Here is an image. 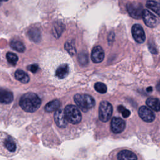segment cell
Listing matches in <instances>:
<instances>
[{"instance_id": "1", "label": "cell", "mask_w": 160, "mask_h": 160, "mask_svg": "<svg viewBox=\"0 0 160 160\" xmlns=\"http://www.w3.org/2000/svg\"><path fill=\"white\" fill-rule=\"evenodd\" d=\"M19 149L17 141L3 132H0V154L6 156L14 155Z\"/></svg>"}, {"instance_id": "2", "label": "cell", "mask_w": 160, "mask_h": 160, "mask_svg": "<svg viewBox=\"0 0 160 160\" xmlns=\"http://www.w3.org/2000/svg\"><path fill=\"white\" fill-rule=\"evenodd\" d=\"M39 97L34 92H29L23 94L19 99V106L26 112H34L41 106Z\"/></svg>"}, {"instance_id": "3", "label": "cell", "mask_w": 160, "mask_h": 160, "mask_svg": "<svg viewBox=\"0 0 160 160\" xmlns=\"http://www.w3.org/2000/svg\"><path fill=\"white\" fill-rule=\"evenodd\" d=\"M74 101L77 106L83 112H87L94 108L95 99L92 96L86 93H78L74 96Z\"/></svg>"}, {"instance_id": "4", "label": "cell", "mask_w": 160, "mask_h": 160, "mask_svg": "<svg viewBox=\"0 0 160 160\" xmlns=\"http://www.w3.org/2000/svg\"><path fill=\"white\" fill-rule=\"evenodd\" d=\"M64 112L69 123L76 125L81 122L82 115L78 106L74 104H68L64 108Z\"/></svg>"}, {"instance_id": "5", "label": "cell", "mask_w": 160, "mask_h": 160, "mask_svg": "<svg viewBox=\"0 0 160 160\" xmlns=\"http://www.w3.org/2000/svg\"><path fill=\"white\" fill-rule=\"evenodd\" d=\"M113 112L112 105L108 101H102L99 106V119L103 122H108L111 118Z\"/></svg>"}, {"instance_id": "6", "label": "cell", "mask_w": 160, "mask_h": 160, "mask_svg": "<svg viewBox=\"0 0 160 160\" xmlns=\"http://www.w3.org/2000/svg\"><path fill=\"white\" fill-rule=\"evenodd\" d=\"M126 9L132 18L137 19L142 18L144 10L141 3L137 2H129L126 4Z\"/></svg>"}, {"instance_id": "7", "label": "cell", "mask_w": 160, "mask_h": 160, "mask_svg": "<svg viewBox=\"0 0 160 160\" xmlns=\"http://www.w3.org/2000/svg\"><path fill=\"white\" fill-rule=\"evenodd\" d=\"M126 126V122L120 117H112L110 122L111 131L116 134L122 132Z\"/></svg>"}, {"instance_id": "8", "label": "cell", "mask_w": 160, "mask_h": 160, "mask_svg": "<svg viewBox=\"0 0 160 160\" xmlns=\"http://www.w3.org/2000/svg\"><path fill=\"white\" fill-rule=\"evenodd\" d=\"M138 114L141 119L146 122H152L156 118V115L152 110L146 106H142L139 108Z\"/></svg>"}, {"instance_id": "9", "label": "cell", "mask_w": 160, "mask_h": 160, "mask_svg": "<svg viewBox=\"0 0 160 160\" xmlns=\"http://www.w3.org/2000/svg\"><path fill=\"white\" fill-rule=\"evenodd\" d=\"M117 160H138V154L129 149H121L116 154Z\"/></svg>"}, {"instance_id": "10", "label": "cell", "mask_w": 160, "mask_h": 160, "mask_svg": "<svg viewBox=\"0 0 160 160\" xmlns=\"http://www.w3.org/2000/svg\"><path fill=\"white\" fill-rule=\"evenodd\" d=\"M131 33L134 39L138 43H143L146 39V36L142 26L138 24H135L131 28Z\"/></svg>"}, {"instance_id": "11", "label": "cell", "mask_w": 160, "mask_h": 160, "mask_svg": "<svg viewBox=\"0 0 160 160\" xmlns=\"http://www.w3.org/2000/svg\"><path fill=\"white\" fill-rule=\"evenodd\" d=\"M142 18L145 24L149 28H154L159 23V19L148 10L143 11Z\"/></svg>"}, {"instance_id": "12", "label": "cell", "mask_w": 160, "mask_h": 160, "mask_svg": "<svg viewBox=\"0 0 160 160\" xmlns=\"http://www.w3.org/2000/svg\"><path fill=\"white\" fill-rule=\"evenodd\" d=\"M54 119L56 124L61 128H66L69 123L65 117L64 109L61 108H59L55 111L54 114Z\"/></svg>"}, {"instance_id": "13", "label": "cell", "mask_w": 160, "mask_h": 160, "mask_svg": "<svg viewBox=\"0 0 160 160\" xmlns=\"http://www.w3.org/2000/svg\"><path fill=\"white\" fill-rule=\"evenodd\" d=\"M104 58V52L100 46H94L91 52V59L94 63L101 62Z\"/></svg>"}, {"instance_id": "14", "label": "cell", "mask_w": 160, "mask_h": 160, "mask_svg": "<svg viewBox=\"0 0 160 160\" xmlns=\"http://www.w3.org/2000/svg\"><path fill=\"white\" fill-rule=\"evenodd\" d=\"M14 99V96L10 91L0 87V102L2 104H10Z\"/></svg>"}, {"instance_id": "15", "label": "cell", "mask_w": 160, "mask_h": 160, "mask_svg": "<svg viewBox=\"0 0 160 160\" xmlns=\"http://www.w3.org/2000/svg\"><path fill=\"white\" fill-rule=\"evenodd\" d=\"M69 74V66L68 64H62L58 67L55 71V76L59 79H63Z\"/></svg>"}, {"instance_id": "16", "label": "cell", "mask_w": 160, "mask_h": 160, "mask_svg": "<svg viewBox=\"0 0 160 160\" xmlns=\"http://www.w3.org/2000/svg\"><path fill=\"white\" fill-rule=\"evenodd\" d=\"M28 36L29 39L34 42H39L41 41V32L36 27L30 28L28 32Z\"/></svg>"}, {"instance_id": "17", "label": "cell", "mask_w": 160, "mask_h": 160, "mask_svg": "<svg viewBox=\"0 0 160 160\" xmlns=\"http://www.w3.org/2000/svg\"><path fill=\"white\" fill-rule=\"evenodd\" d=\"M146 103L149 108L154 111L159 112L160 111V100L154 97H149L146 101Z\"/></svg>"}, {"instance_id": "18", "label": "cell", "mask_w": 160, "mask_h": 160, "mask_svg": "<svg viewBox=\"0 0 160 160\" xmlns=\"http://www.w3.org/2000/svg\"><path fill=\"white\" fill-rule=\"evenodd\" d=\"M14 77L16 79L23 84H26L29 81V77L28 74L21 69H18L15 71Z\"/></svg>"}, {"instance_id": "19", "label": "cell", "mask_w": 160, "mask_h": 160, "mask_svg": "<svg viewBox=\"0 0 160 160\" xmlns=\"http://www.w3.org/2000/svg\"><path fill=\"white\" fill-rule=\"evenodd\" d=\"M60 101L58 99H54L48 102L44 107V109L47 112H52L59 109L60 108Z\"/></svg>"}, {"instance_id": "20", "label": "cell", "mask_w": 160, "mask_h": 160, "mask_svg": "<svg viewBox=\"0 0 160 160\" xmlns=\"http://www.w3.org/2000/svg\"><path fill=\"white\" fill-rule=\"evenodd\" d=\"M146 7L154 11L157 15L160 17V4L154 1L149 0L146 2Z\"/></svg>"}, {"instance_id": "21", "label": "cell", "mask_w": 160, "mask_h": 160, "mask_svg": "<svg viewBox=\"0 0 160 160\" xmlns=\"http://www.w3.org/2000/svg\"><path fill=\"white\" fill-rule=\"evenodd\" d=\"M10 46L12 49L20 52H23L25 51V46L24 44L19 41H12L10 42Z\"/></svg>"}, {"instance_id": "22", "label": "cell", "mask_w": 160, "mask_h": 160, "mask_svg": "<svg viewBox=\"0 0 160 160\" xmlns=\"http://www.w3.org/2000/svg\"><path fill=\"white\" fill-rule=\"evenodd\" d=\"M64 48L69 52V54L71 56H74L76 52L74 41L72 40L68 41L66 42V43L64 44Z\"/></svg>"}, {"instance_id": "23", "label": "cell", "mask_w": 160, "mask_h": 160, "mask_svg": "<svg viewBox=\"0 0 160 160\" xmlns=\"http://www.w3.org/2000/svg\"><path fill=\"white\" fill-rule=\"evenodd\" d=\"M63 30H64V24L61 23V22H58L57 24H56L54 27H53V34H54V36L56 37V38H59L61 33L63 32Z\"/></svg>"}, {"instance_id": "24", "label": "cell", "mask_w": 160, "mask_h": 160, "mask_svg": "<svg viewBox=\"0 0 160 160\" xmlns=\"http://www.w3.org/2000/svg\"><path fill=\"white\" fill-rule=\"evenodd\" d=\"M6 59L8 61L9 63H10L11 64L13 65V66H15L18 61V56L12 52H7L6 54Z\"/></svg>"}, {"instance_id": "25", "label": "cell", "mask_w": 160, "mask_h": 160, "mask_svg": "<svg viewBox=\"0 0 160 160\" xmlns=\"http://www.w3.org/2000/svg\"><path fill=\"white\" fill-rule=\"evenodd\" d=\"M94 87L95 90L101 94H104L107 92V86L103 82H97L94 84Z\"/></svg>"}, {"instance_id": "26", "label": "cell", "mask_w": 160, "mask_h": 160, "mask_svg": "<svg viewBox=\"0 0 160 160\" xmlns=\"http://www.w3.org/2000/svg\"><path fill=\"white\" fill-rule=\"evenodd\" d=\"M118 111L121 113L122 117L124 118H128V117L130 116V114H131L130 111H129V109H126V108H124V106H122V105L118 106Z\"/></svg>"}, {"instance_id": "27", "label": "cell", "mask_w": 160, "mask_h": 160, "mask_svg": "<svg viewBox=\"0 0 160 160\" xmlns=\"http://www.w3.org/2000/svg\"><path fill=\"white\" fill-rule=\"evenodd\" d=\"M79 62L82 65H86L88 63V55L85 52H81L78 56Z\"/></svg>"}, {"instance_id": "28", "label": "cell", "mask_w": 160, "mask_h": 160, "mask_svg": "<svg viewBox=\"0 0 160 160\" xmlns=\"http://www.w3.org/2000/svg\"><path fill=\"white\" fill-rule=\"evenodd\" d=\"M28 70H29L30 71H31L32 73H35V72H36V71L38 70L39 66H38V64H34L29 65V66L28 67Z\"/></svg>"}, {"instance_id": "29", "label": "cell", "mask_w": 160, "mask_h": 160, "mask_svg": "<svg viewBox=\"0 0 160 160\" xmlns=\"http://www.w3.org/2000/svg\"><path fill=\"white\" fill-rule=\"evenodd\" d=\"M149 48L150 51H151L152 53H153V54H156V53H157V50H156V49L152 45L149 44Z\"/></svg>"}, {"instance_id": "30", "label": "cell", "mask_w": 160, "mask_h": 160, "mask_svg": "<svg viewBox=\"0 0 160 160\" xmlns=\"http://www.w3.org/2000/svg\"><path fill=\"white\" fill-rule=\"evenodd\" d=\"M156 89L160 93V80L159 81V82L156 84Z\"/></svg>"}, {"instance_id": "31", "label": "cell", "mask_w": 160, "mask_h": 160, "mask_svg": "<svg viewBox=\"0 0 160 160\" xmlns=\"http://www.w3.org/2000/svg\"><path fill=\"white\" fill-rule=\"evenodd\" d=\"M147 91H152V88L151 87H149V88H148L147 89Z\"/></svg>"}, {"instance_id": "32", "label": "cell", "mask_w": 160, "mask_h": 160, "mask_svg": "<svg viewBox=\"0 0 160 160\" xmlns=\"http://www.w3.org/2000/svg\"><path fill=\"white\" fill-rule=\"evenodd\" d=\"M8 0H0V1H7Z\"/></svg>"}, {"instance_id": "33", "label": "cell", "mask_w": 160, "mask_h": 160, "mask_svg": "<svg viewBox=\"0 0 160 160\" xmlns=\"http://www.w3.org/2000/svg\"><path fill=\"white\" fill-rule=\"evenodd\" d=\"M0 4H1V3H0Z\"/></svg>"}]
</instances>
